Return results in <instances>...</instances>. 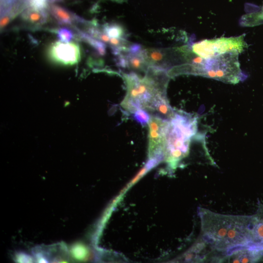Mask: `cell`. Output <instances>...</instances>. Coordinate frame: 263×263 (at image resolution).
I'll return each mask as SVG.
<instances>
[{
	"label": "cell",
	"instance_id": "cell-11",
	"mask_svg": "<svg viewBox=\"0 0 263 263\" xmlns=\"http://www.w3.org/2000/svg\"><path fill=\"white\" fill-rule=\"evenodd\" d=\"M249 228V245L263 249V205L261 204L257 212L251 215Z\"/></svg>",
	"mask_w": 263,
	"mask_h": 263
},
{
	"label": "cell",
	"instance_id": "cell-7",
	"mask_svg": "<svg viewBox=\"0 0 263 263\" xmlns=\"http://www.w3.org/2000/svg\"><path fill=\"white\" fill-rule=\"evenodd\" d=\"M47 54L52 61L63 65L76 64L81 57L79 45L74 42L55 41L49 46Z\"/></svg>",
	"mask_w": 263,
	"mask_h": 263
},
{
	"label": "cell",
	"instance_id": "cell-19",
	"mask_svg": "<svg viewBox=\"0 0 263 263\" xmlns=\"http://www.w3.org/2000/svg\"><path fill=\"white\" fill-rule=\"evenodd\" d=\"M17 0H1L2 1V5L5 8L10 7Z\"/></svg>",
	"mask_w": 263,
	"mask_h": 263
},
{
	"label": "cell",
	"instance_id": "cell-22",
	"mask_svg": "<svg viewBox=\"0 0 263 263\" xmlns=\"http://www.w3.org/2000/svg\"><path fill=\"white\" fill-rule=\"evenodd\" d=\"M29 0H26V2H27L29 1Z\"/></svg>",
	"mask_w": 263,
	"mask_h": 263
},
{
	"label": "cell",
	"instance_id": "cell-13",
	"mask_svg": "<svg viewBox=\"0 0 263 263\" xmlns=\"http://www.w3.org/2000/svg\"><path fill=\"white\" fill-rule=\"evenodd\" d=\"M48 15L45 10H38L29 7L21 14L22 19L34 25H41L46 22Z\"/></svg>",
	"mask_w": 263,
	"mask_h": 263
},
{
	"label": "cell",
	"instance_id": "cell-16",
	"mask_svg": "<svg viewBox=\"0 0 263 263\" xmlns=\"http://www.w3.org/2000/svg\"><path fill=\"white\" fill-rule=\"evenodd\" d=\"M134 119L142 126H146L148 124L150 116L146 110L140 109L132 113Z\"/></svg>",
	"mask_w": 263,
	"mask_h": 263
},
{
	"label": "cell",
	"instance_id": "cell-3",
	"mask_svg": "<svg viewBox=\"0 0 263 263\" xmlns=\"http://www.w3.org/2000/svg\"><path fill=\"white\" fill-rule=\"evenodd\" d=\"M197 117L175 111L174 117L165 130L164 154L168 161L175 164L189 152L191 138L197 133Z\"/></svg>",
	"mask_w": 263,
	"mask_h": 263
},
{
	"label": "cell",
	"instance_id": "cell-21",
	"mask_svg": "<svg viewBox=\"0 0 263 263\" xmlns=\"http://www.w3.org/2000/svg\"><path fill=\"white\" fill-rule=\"evenodd\" d=\"M49 0L51 2H59V1H62V0Z\"/></svg>",
	"mask_w": 263,
	"mask_h": 263
},
{
	"label": "cell",
	"instance_id": "cell-17",
	"mask_svg": "<svg viewBox=\"0 0 263 263\" xmlns=\"http://www.w3.org/2000/svg\"><path fill=\"white\" fill-rule=\"evenodd\" d=\"M56 37L59 41L68 43L74 38V34L71 30L63 27L57 30Z\"/></svg>",
	"mask_w": 263,
	"mask_h": 263
},
{
	"label": "cell",
	"instance_id": "cell-5",
	"mask_svg": "<svg viewBox=\"0 0 263 263\" xmlns=\"http://www.w3.org/2000/svg\"><path fill=\"white\" fill-rule=\"evenodd\" d=\"M244 35L206 39L193 43L190 48L195 55L203 59L211 58L232 51L241 53L248 46L244 39Z\"/></svg>",
	"mask_w": 263,
	"mask_h": 263
},
{
	"label": "cell",
	"instance_id": "cell-9",
	"mask_svg": "<svg viewBox=\"0 0 263 263\" xmlns=\"http://www.w3.org/2000/svg\"><path fill=\"white\" fill-rule=\"evenodd\" d=\"M168 122L156 115L150 117L148 124L149 152L150 156L155 153H164V133Z\"/></svg>",
	"mask_w": 263,
	"mask_h": 263
},
{
	"label": "cell",
	"instance_id": "cell-14",
	"mask_svg": "<svg viewBox=\"0 0 263 263\" xmlns=\"http://www.w3.org/2000/svg\"><path fill=\"white\" fill-rule=\"evenodd\" d=\"M101 28L110 38L127 39L128 33L126 30L123 26L118 23H106Z\"/></svg>",
	"mask_w": 263,
	"mask_h": 263
},
{
	"label": "cell",
	"instance_id": "cell-12",
	"mask_svg": "<svg viewBox=\"0 0 263 263\" xmlns=\"http://www.w3.org/2000/svg\"><path fill=\"white\" fill-rule=\"evenodd\" d=\"M50 12L60 24L71 25L75 22L83 24H87L88 22L68 9L57 5H51Z\"/></svg>",
	"mask_w": 263,
	"mask_h": 263
},
{
	"label": "cell",
	"instance_id": "cell-18",
	"mask_svg": "<svg viewBox=\"0 0 263 263\" xmlns=\"http://www.w3.org/2000/svg\"><path fill=\"white\" fill-rule=\"evenodd\" d=\"M10 12L3 13L2 17L0 18V28H3L5 27L10 22L11 18V15H9Z\"/></svg>",
	"mask_w": 263,
	"mask_h": 263
},
{
	"label": "cell",
	"instance_id": "cell-2",
	"mask_svg": "<svg viewBox=\"0 0 263 263\" xmlns=\"http://www.w3.org/2000/svg\"><path fill=\"white\" fill-rule=\"evenodd\" d=\"M122 76L127 93L120 105L132 113L140 109L150 113L156 97L166 94L170 78L166 70L154 66H149L143 77L132 72Z\"/></svg>",
	"mask_w": 263,
	"mask_h": 263
},
{
	"label": "cell",
	"instance_id": "cell-6",
	"mask_svg": "<svg viewBox=\"0 0 263 263\" xmlns=\"http://www.w3.org/2000/svg\"><path fill=\"white\" fill-rule=\"evenodd\" d=\"M191 49L188 45L170 48L143 49V53L149 66L169 69L189 61Z\"/></svg>",
	"mask_w": 263,
	"mask_h": 263
},
{
	"label": "cell",
	"instance_id": "cell-1",
	"mask_svg": "<svg viewBox=\"0 0 263 263\" xmlns=\"http://www.w3.org/2000/svg\"><path fill=\"white\" fill-rule=\"evenodd\" d=\"M201 239L212 249L224 253L250 244L251 216L223 214L200 207Z\"/></svg>",
	"mask_w": 263,
	"mask_h": 263
},
{
	"label": "cell",
	"instance_id": "cell-10",
	"mask_svg": "<svg viewBox=\"0 0 263 263\" xmlns=\"http://www.w3.org/2000/svg\"><path fill=\"white\" fill-rule=\"evenodd\" d=\"M223 254L222 261L228 263H254L263 257V249L244 245L235 247Z\"/></svg>",
	"mask_w": 263,
	"mask_h": 263
},
{
	"label": "cell",
	"instance_id": "cell-20",
	"mask_svg": "<svg viewBox=\"0 0 263 263\" xmlns=\"http://www.w3.org/2000/svg\"><path fill=\"white\" fill-rule=\"evenodd\" d=\"M259 16H260L261 20H263V11L259 13Z\"/></svg>",
	"mask_w": 263,
	"mask_h": 263
},
{
	"label": "cell",
	"instance_id": "cell-4",
	"mask_svg": "<svg viewBox=\"0 0 263 263\" xmlns=\"http://www.w3.org/2000/svg\"><path fill=\"white\" fill-rule=\"evenodd\" d=\"M239 54L232 51L207 59L194 57L189 63V75L237 83L245 78L240 68Z\"/></svg>",
	"mask_w": 263,
	"mask_h": 263
},
{
	"label": "cell",
	"instance_id": "cell-8",
	"mask_svg": "<svg viewBox=\"0 0 263 263\" xmlns=\"http://www.w3.org/2000/svg\"><path fill=\"white\" fill-rule=\"evenodd\" d=\"M115 62L119 67L135 73H145L149 67L144 56L143 49L137 44H132L127 51L116 56Z\"/></svg>",
	"mask_w": 263,
	"mask_h": 263
},
{
	"label": "cell",
	"instance_id": "cell-15",
	"mask_svg": "<svg viewBox=\"0 0 263 263\" xmlns=\"http://www.w3.org/2000/svg\"><path fill=\"white\" fill-rule=\"evenodd\" d=\"M77 34L82 40L94 48L100 55L104 56L106 54L105 43L93 38L86 32L78 30Z\"/></svg>",
	"mask_w": 263,
	"mask_h": 263
}]
</instances>
